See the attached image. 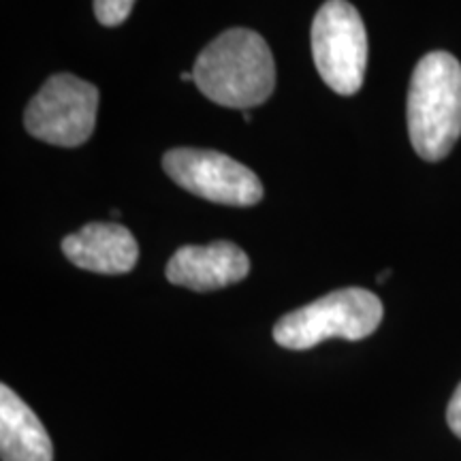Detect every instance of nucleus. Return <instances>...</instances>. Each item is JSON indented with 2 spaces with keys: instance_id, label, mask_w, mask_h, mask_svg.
Here are the masks:
<instances>
[{
  "instance_id": "f257e3e1",
  "label": "nucleus",
  "mask_w": 461,
  "mask_h": 461,
  "mask_svg": "<svg viewBox=\"0 0 461 461\" xmlns=\"http://www.w3.org/2000/svg\"><path fill=\"white\" fill-rule=\"evenodd\" d=\"M193 75L207 99L235 109L261 105L276 86L272 50L248 28H230L216 37L199 54Z\"/></svg>"
},
{
  "instance_id": "f03ea898",
  "label": "nucleus",
  "mask_w": 461,
  "mask_h": 461,
  "mask_svg": "<svg viewBox=\"0 0 461 461\" xmlns=\"http://www.w3.org/2000/svg\"><path fill=\"white\" fill-rule=\"evenodd\" d=\"M408 135L428 163L451 154L461 135V65L448 51H429L414 67L408 88Z\"/></svg>"
},
{
  "instance_id": "7ed1b4c3",
  "label": "nucleus",
  "mask_w": 461,
  "mask_h": 461,
  "mask_svg": "<svg viewBox=\"0 0 461 461\" xmlns=\"http://www.w3.org/2000/svg\"><path fill=\"white\" fill-rule=\"evenodd\" d=\"M383 314V302L372 291L359 286L339 288L282 316L274 327V339L288 350L314 348L331 338L357 342L378 330Z\"/></svg>"
},
{
  "instance_id": "20e7f679",
  "label": "nucleus",
  "mask_w": 461,
  "mask_h": 461,
  "mask_svg": "<svg viewBox=\"0 0 461 461\" xmlns=\"http://www.w3.org/2000/svg\"><path fill=\"white\" fill-rule=\"evenodd\" d=\"M312 56L322 82L342 96L361 90L367 68V32L353 5L327 0L312 22Z\"/></svg>"
},
{
  "instance_id": "39448f33",
  "label": "nucleus",
  "mask_w": 461,
  "mask_h": 461,
  "mask_svg": "<svg viewBox=\"0 0 461 461\" xmlns=\"http://www.w3.org/2000/svg\"><path fill=\"white\" fill-rule=\"evenodd\" d=\"M99 90L71 73L51 75L32 96L24 126L32 137L51 146L77 148L90 140L96 124Z\"/></svg>"
},
{
  "instance_id": "423d86ee",
  "label": "nucleus",
  "mask_w": 461,
  "mask_h": 461,
  "mask_svg": "<svg viewBox=\"0 0 461 461\" xmlns=\"http://www.w3.org/2000/svg\"><path fill=\"white\" fill-rule=\"evenodd\" d=\"M163 169L177 186L214 203L248 207L263 199L257 173L214 149H169L163 157Z\"/></svg>"
},
{
  "instance_id": "0eeeda50",
  "label": "nucleus",
  "mask_w": 461,
  "mask_h": 461,
  "mask_svg": "<svg viewBox=\"0 0 461 461\" xmlns=\"http://www.w3.org/2000/svg\"><path fill=\"white\" fill-rule=\"evenodd\" d=\"M167 280L190 291H218L250 274V258L230 241L210 246H182L167 263Z\"/></svg>"
},
{
  "instance_id": "6e6552de",
  "label": "nucleus",
  "mask_w": 461,
  "mask_h": 461,
  "mask_svg": "<svg viewBox=\"0 0 461 461\" xmlns=\"http://www.w3.org/2000/svg\"><path fill=\"white\" fill-rule=\"evenodd\" d=\"M62 252L79 269L95 274H129L140 258V246L122 224L90 222L62 240Z\"/></svg>"
},
{
  "instance_id": "1a4fd4ad",
  "label": "nucleus",
  "mask_w": 461,
  "mask_h": 461,
  "mask_svg": "<svg viewBox=\"0 0 461 461\" xmlns=\"http://www.w3.org/2000/svg\"><path fill=\"white\" fill-rule=\"evenodd\" d=\"M0 457L3 461H54L48 429L7 384L0 387Z\"/></svg>"
},
{
  "instance_id": "9d476101",
  "label": "nucleus",
  "mask_w": 461,
  "mask_h": 461,
  "mask_svg": "<svg viewBox=\"0 0 461 461\" xmlns=\"http://www.w3.org/2000/svg\"><path fill=\"white\" fill-rule=\"evenodd\" d=\"M135 0H95L96 20L103 26H120L131 15Z\"/></svg>"
},
{
  "instance_id": "9b49d317",
  "label": "nucleus",
  "mask_w": 461,
  "mask_h": 461,
  "mask_svg": "<svg viewBox=\"0 0 461 461\" xmlns=\"http://www.w3.org/2000/svg\"><path fill=\"white\" fill-rule=\"evenodd\" d=\"M447 423H448V428H451L453 434L461 438V383H459V387L455 389L451 402H448Z\"/></svg>"
},
{
  "instance_id": "f8f14e48",
  "label": "nucleus",
  "mask_w": 461,
  "mask_h": 461,
  "mask_svg": "<svg viewBox=\"0 0 461 461\" xmlns=\"http://www.w3.org/2000/svg\"><path fill=\"white\" fill-rule=\"evenodd\" d=\"M389 276H391V272H389V269H387V272H383V274L378 276V282H384V280L389 278Z\"/></svg>"
}]
</instances>
